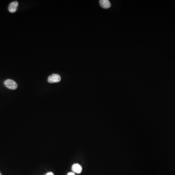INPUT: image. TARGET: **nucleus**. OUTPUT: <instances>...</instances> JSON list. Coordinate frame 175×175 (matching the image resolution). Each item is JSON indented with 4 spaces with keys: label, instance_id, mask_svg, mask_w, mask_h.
<instances>
[{
    "label": "nucleus",
    "instance_id": "3",
    "mask_svg": "<svg viewBox=\"0 0 175 175\" xmlns=\"http://www.w3.org/2000/svg\"><path fill=\"white\" fill-rule=\"evenodd\" d=\"M19 3L17 1H13L10 3L8 6V11L10 13H14L17 10Z\"/></svg>",
    "mask_w": 175,
    "mask_h": 175
},
{
    "label": "nucleus",
    "instance_id": "8",
    "mask_svg": "<svg viewBox=\"0 0 175 175\" xmlns=\"http://www.w3.org/2000/svg\"><path fill=\"white\" fill-rule=\"evenodd\" d=\"M0 175H1V173H0Z\"/></svg>",
    "mask_w": 175,
    "mask_h": 175
},
{
    "label": "nucleus",
    "instance_id": "1",
    "mask_svg": "<svg viewBox=\"0 0 175 175\" xmlns=\"http://www.w3.org/2000/svg\"><path fill=\"white\" fill-rule=\"evenodd\" d=\"M4 84L7 88L11 90H16L18 87V85L15 81L11 79H7L4 82Z\"/></svg>",
    "mask_w": 175,
    "mask_h": 175
},
{
    "label": "nucleus",
    "instance_id": "6",
    "mask_svg": "<svg viewBox=\"0 0 175 175\" xmlns=\"http://www.w3.org/2000/svg\"><path fill=\"white\" fill-rule=\"evenodd\" d=\"M45 175H54V174L53 173L50 172L47 173Z\"/></svg>",
    "mask_w": 175,
    "mask_h": 175
},
{
    "label": "nucleus",
    "instance_id": "4",
    "mask_svg": "<svg viewBox=\"0 0 175 175\" xmlns=\"http://www.w3.org/2000/svg\"><path fill=\"white\" fill-rule=\"evenodd\" d=\"M72 169L73 173L79 174L82 172V167L79 164H75L72 166Z\"/></svg>",
    "mask_w": 175,
    "mask_h": 175
},
{
    "label": "nucleus",
    "instance_id": "5",
    "mask_svg": "<svg viewBox=\"0 0 175 175\" xmlns=\"http://www.w3.org/2000/svg\"><path fill=\"white\" fill-rule=\"evenodd\" d=\"M99 3L101 6L103 8L108 9L111 7V3L108 0H101L99 1Z\"/></svg>",
    "mask_w": 175,
    "mask_h": 175
},
{
    "label": "nucleus",
    "instance_id": "2",
    "mask_svg": "<svg viewBox=\"0 0 175 175\" xmlns=\"http://www.w3.org/2000/svg\"><path fill=\"white\" fill-rule=\"evenodd\" d=\"M61 81V77L58 74H53L48 78V82L50 83H58Z\"/></svg>",
    "mask_w": 175,
    "mask_h": 175
},
{
    "label": "nucleus",
    "instance_id": "7",
    "mask_svg": "<svg viewBox=\"0 0 175 175\" xmlns=\"http://www.w3.org/2000/svg\"><path fill=\"white\" fill-rule=\"evenodd\" d=\"M67 175H76L73 172H70Z\"/></svg>",
    "mask_w": 175,
    "mask_h": 175
}]
</instances>
